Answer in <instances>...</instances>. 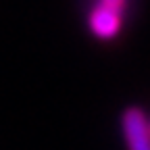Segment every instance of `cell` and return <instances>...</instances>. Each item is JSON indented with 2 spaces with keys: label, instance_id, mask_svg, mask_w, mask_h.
I'll return each mask as SVG.
<instances>
[{
  "label": "cell",
  "instance_id": "1",
  "mask_svg": "<svg viewBox=\"0 0 150 150\" xmlns=\"http://www.w3.org/2000/svg\"><path fill=\"white\" fill-rule=\"evenodd\" d=\"M123 138L127 150H150V123L144 115V110L129 106L121 115Z\"/></svg>",
  "mask_w": 150,
  "mask_h": 150
},
{
  "label": "cell",
  "instance_id": "2",
  "mask_svg": "<svg viewBox=\"0 0 150 150\" xmlns=\"http://www.w3.org/2000/svg\"><path fill=\"white\" fill-rule=\"evenodd\" d=\"M121 21H123V13L108 8L102 4H96L90 13V29L94 31V35L102 38V40H108V38L117 35L121 29Z\"/></svg>",
  "mask_w": 150,
  "mask_h": 150
},
{
  "label": "cell",
  "instance_id": "3",
  "mask_svg": "<svg viewBox=\"0 0 150 150\" xmlns=\"http://www.w3.org/2000/svg\"><path fill=\"white\" fill-rule=\"evenodd\" d=\"M98 4H102V6H108V8H115V11H121V13H125L127 0H98Z\"/></svg>",
  "mask_w": 150,
  "mask_h": 150
}]
</instances>
